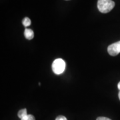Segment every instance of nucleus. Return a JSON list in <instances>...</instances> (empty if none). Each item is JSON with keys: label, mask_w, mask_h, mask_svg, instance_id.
I'll use <instances>...</instances> for the list:
<instances>
[{"label": "nucleus", "mask_w": 120, "mask_h": 120, "mask_svg": "<svg viewBox=\"0 0 120 120\" xmlns=\"http://www.w3.org/2000/svg\"><path fill=\"white\" fill-rule=\"evenodd\" d=\"M27 115V109L24 108V109H22L21 110H19L18 113H17V116L20 118L22 119L23 117H24L25 116Z\"/></svg>", "instance_id": "obj_5"}, {"label": "nucleus", "mask_w": 120, "mask_h": 120, "mask_svg": "<svg viewBox=\"0 0 120 120\" xmlns=\"http://www.w3.org/2000/svg\"><path fill=\"white\" fill-rule=\"evenodd\" d=\"M21 120H35V117L33 115L27 114L24 117H23L22 119H21Z\"/></svg>", "instance_id": "obj_7"}, {"label": "nucleus", "mask_w": 120, "mask_h": 120, "mask_svg": "<svg viewBox=\"0 0 120 120\" xmlns=\"http://www.w3.org/2000/svg\"><path fill=\"white\" fill-rule=\"evenodd\" d=\"M31 19H30L29 17H25L23 21H22V24L25 27H28L31 25Z\"/></svg>", "instance_id": "obj_6"}, {"label": "nucleus", "mask_w": 120, "mask_h": 120, "mask_svg": "<svg viewBox=\"0 0 120 120\" xmlns=\"http://www.w3.org/2000/svg\"><path fill=\"white\" fill-rule=\"evenodd\" d=\"M67 1H68V0H67Z\"/></svg>", "instance_id": "obj_11"}, {"label": "nucleus", "mask_w": 120, "mask_h": 120, "mask_svg": "<svg viewBox=\"0 0 120 120\" xmlns=\"http://www.w3.org/2000/svg\"><path fill=\"white\" fill-rule=\"evenodd\" d=\"M24 35H25V37L27 39H29L31 40L34 38V31L31 29H28V28H26L24 31Z\"/></svg>", "instance_id": "obj_4"}, {"label": "nucleus", "mask_w": 120, "mask_h": 120, "mask_svg": "<svg viewBox=\"0 0 120 120\" xmlns=\"http://www.w3.org/2000/svg\"><path fill=\"white\" fill-rule=\"evenodd\" d=\"M107 52L112 56H116L120 53V41L109 45L107 47Z\"/></svg>", "instance_id": "obj_3"}, {"label": "nucleus", "mask_w": 120, "mask_h": 120, "mask_svg": "<svg viewBox=\"0 0 120 120\" xmlns=\"http://www.w3.org/2000/svg\"><path fill=\"white\" fill-rule=\"evenodd\" d=\"M117 87H118V89L120 90V91H119V94H118V97H119V99H120V82L118 83V84H117Z\"/></svg>", "instance_id": "obj_10"}, {"label": "nucleus", "mask_w": 120, "mask_h": 120, "mask_svg": "<svg viewBox=\"0 0 120 120\" xmlns=\"http://www.w3.org/2000/svg\"><path fill=\"white\" fill-rule=\"evenodd\" d=\"M115 7V2L112 0H98V8L101 13H107Z\"/></svg>", "instance_id": "obj_1"}, {"label": "nucleus", "mask_w": 120, "mask_h": 120, "mask_svg": "<svg viewBox=\"0 0 120 120\" xmlns=\"http://www.w3.org/2000/svg\"><path fill=\"white\" fill-rule=\"evenodd\" d=\"M65 62L64 60L58 58L53 61L52 64V70L56 75H60L64 73L65 69Z\"/></svg>", "instance_id": "obj_2"}, {"label": "nucleus", "mask_w": 120, "mask_h": 120, "mask_svg": "<svg viewBox=\"0 0 120 120\" xmlns=\"http://www.w3.org/2000/svg\"><path fill=\"white\" fill-rule=\"evenodd\" d=\"M56 120H68L67 118L64 116H59L56 118Z\"/></svg>", "instance_id": "obj_8"}, {"label": "nucleus", "mask_w": 120, "mask_h": 120, "mask_svg": "<svg viewBox=\"0 0 120 120\" xmlns=\"http://www.w3.org/2000/svg\"><path fill=\"white\" fill-rule=\"evenodd\" d=\"M96 120H112L109 118H107V117H99L97 118Z\"/></svg>", "instance_id": "obj_9"}]
</instances>
